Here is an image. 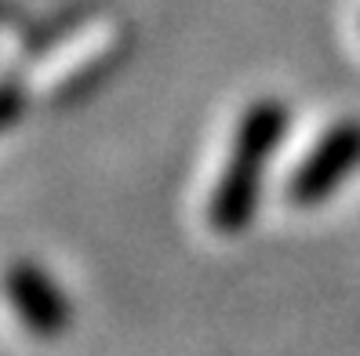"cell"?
Masks as SVG:
<instances>
[{
  "label": "cell",
  "instance_id": "obj_1",
  "mask_svg": "<svg viewBox=\"0 0 360 356\" xmlns=\"http://www.w3.org/2000/svg\"><path fill=\"white\" fill-rule=\"evenodd\" d=\"M288 135V106L277 98H259L240 113V124L233 131V145L226 167L207 200L211 229L233 237L251 225L262 200V175L269 157Z\"/></svg>",
  "mask_w": 360,
  "mask_h": 356
},
{
  "label": "cell",
  "instance_id": "obj_2",
  "mask_svg": "<svg viewBox=\"0 0 360 356\" xmlns=\"http://www.w3.org/2000/svg\"><path fill=\"white\" fill-rule=\"evenodd\" d=\"M4 298L11 305V312L18 317L33 338H62L70 331V320H73V305L66 298L62 284L48 273L40 262L33 258H15L8 269H4Z\"/></svg>",
  "mask_w": 360,
  "mask_h": 356
},
{
  "label": "cell",
  "instance_id": "obj_3",
  "mask_svg": "<svg viewBox=\"0 0 360 356\" xmlns=\"http://www.w3.org/2000/svg\"><path fill=\"white\" fill-rule=\"evenodd\" d=\"M360 167V120H342L313 145V153L295 167L288 182V197L299 207L328 200Z\"/></svg>",
  "mask_w": 360,
  "mask_h": 356
},
{
  "label": "cell",
  "instance_id": "obj_4",
  "mask_svg": "<svg viewBox=\"0 0 360 356\" xmlns=\"http://www.w3.org/2000/svg\"><path fill=\"white\" fill-rule=\"evenodd\" d=\"M22 106H26V95L18 91L15 84H4V88H0V131H4L8 124H15V120H18Z\"/></svg>",
  "mask_w": 360,
  "mask_h": 356
}]
</instances>
